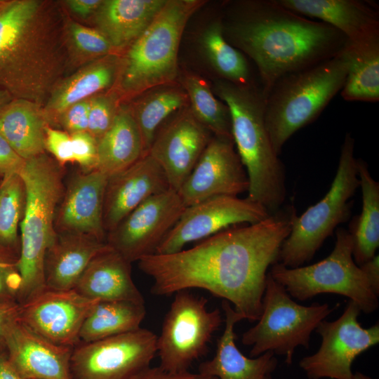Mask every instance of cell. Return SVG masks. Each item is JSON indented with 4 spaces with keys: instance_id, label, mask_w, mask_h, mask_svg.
Returning a JSON list of instances; mask_svg holds the SVG:
<instances>
[{
    "instance_id": "obj_1",
    "label": "cell",
    "mask_w": 379,
    "mask_h": 379,
    "mask_svg": "<svg viewBox=\"0 0 379 379\" xmlns=\"http://www.w3.org/2000/svg\"><path fill=\"white\" fill-rule=\"evenodd\" d=\"M295 215L293 206L279 209L260 222L229 227L190 248L143 257L138 267L152 279L154 295L204 289L232 303L244 319L255 321L262 313L267 270L279 261Z\"/></svg>"
},
{
    "instance_id": "obj_2",
    "label": "cell",
    "mask_w": 379,
    "mask_h": 379,
    "mask_svg": "<svg viewBox=\"0 0 379 379\" xmlns=\"http://www.w3.org/2000/svg\"><path fill=\"white\" fill-rule=\"evenodd\" d=\"M237 8L222 22L224 36L253 61L265 95L283 76L333 58L347 43L333 27L277 0L242 3Z\"/></svg>"
},
{
    "instance_id": "obj_3",
    "label": "cell",
    "mask_w": 379,
    "mask_h": 379,
    "mask_svg": "<svg viewBox=\"0 0 379 379\" xmlns=\"http://www.w3.org/2000/svg\"><path fill=\"white\" fill-rule=\"evenodd\" d=\"M65 15L46 0H0V88L44 107L70 55Z\"/></svg>"
},
{
    "instance_id": "obj_4",
    "label": "cell",
    "mask_w": 379,
    "mask_h": 379,
    "mask_svg": "<svg viewBox=\"0 0 379 379\" xmlns=\"http://www.w3.org/2000/svg\"><path fill=\"white\" fill-rule=\"evenodd\" d=\"M213 89L230 110L232 138L249 182L246 198L270 213L276 212L286 199V175L266 128L261 86H238L218 79Z\"/></svg>"
},
{
    "instance_id": "obj_5",
    "label": "cell",
    "mask_w": 379,
    "mask_h": 379,
    "mask_svg": "<svg viewBox=\"0 0 379 379\" xmlns=\"http://www.w3.org/2000/svg\"><path fill=\"white\" fill-rule=\"evenodd\" d=\"M19 174L26 192L18 260L22 278L18 302L22 304L46 288L44 257L57 234L55 217L65 187L64 166L46 152L25 160Z\"/></svg>"
},
{
    "instance_id": "obj_6",
    "label": "cell",
    "mask_w": 379,
    "mask_h": 379,
    "mask_svg": "<svg viewBox=\"0 0 379 379\" xmlns=\"http://www.w3.org/2000/svg\"><path fill=\"white\" fill-rule=\"evenodd\" d=\"M201 0H167L144 32L119 55L113 90L121 101L157 86L175 82L180 40Z\"/></svg>"
},
{
    "instance_id": "obj_7",
    "label": "cell",
    "mask_w": 379,
    "mask_h": 379,
    "mask_svg": "<svg viewBox=\"0 0 379 379\" xmlns=\"http://www.w3.org/2000/svg\"><path fill=\"white\" fill-rule=\"evenodd\" d=\"M347 68L345 47L333 58L283 76L271 87L265 95V121L278 155L290 137L314 121L340 92Z\"/></svg>"
},
{
    "instance_id": "obj_8",
    "label": "cell",
    "mask_w": 379,
    "mask_h": 379,
    "mask_svg": "<svg viewBox=\"0 0 379 379\" xmlns=\"http://www.w3.org/2000/svg\"><path fill=\"white\" fill-rule=\"evenodd\" d=\"M358 187L354 140L347 133L329 190L300 216L295 215L290 234L281 246L278 262L288 267H298L310 261L325 239L348 217L349 200Z\"/></svg>"
},
{
    "instance_id": "obj_9",
    "label": "cell",
    "mask_w": 379,
    "mask_h": 379,
    "mask_svg": "<svg viewBox=\"0 0 379 379\" xmlns=\"http://www.w3.org/2000/svg\"><path fill=\"white\" fill-rule=\"evenodd\" d=\"M351 233L343 228L336 231L332 252L324 260L304 267H288L277 262L270 271L271 277L282 285L291 297L303 301L321 293L347 297L360 310L371 314L378 307V296L352 255Z\"/></svg>"
},
{
    "instance_id": "obj_10",
    "label": "cell",
    "mask_w": 379,
    "mask_h": 379,
    "mask_svg": "<svg viewBox=\"0 0 379 379\" xmlns=\"http://www.w3.org/2000/svg\"><path fill=\"white\" fill-rule=\"evenodd\" d=\"M262 303L258 323L243 333L241 343L252 346L250 357L270 351L284 356L288 365L293 361L295 348H308L312 331L335 309L327 303L310 306L297 303L270 273Z\"/></svg>"
},
{
    "instance_id": "obj_11",
    "label": "cell",
    "mask_w": 379,
    "mask_h": 379,
    "mask_svg": "<svg viewBox=\"0 0 379 379\" xmlns=\"http://www.w3.org/2000/svg\"><path fill=\"white\" fill-rule=\"evenodd\" d=\"M208 300L188 290L175 293L157 340L159 367L171 373L188 371L204 356L222 322L218 309L208 310Z\"/></svg>"
},
{
    "instance_id": "obj_12",
    "label": "cell",
    "mask_w": 379,
    "mask_h": 379,
    "mask_svg": "<svg viewBox=\"0 0 379 379\" xmlns=\"http://www.w3.org/2000/svg\"><path fill=\"white\" fill-rule=\"evenodd\" d=\"M156 335L139 328L99 340L79 343L70 359L72 379H134L150 367Z\"/></svg>"
},
{
    "instance_id": "obj_13",
    "label": "cell",
    "mask_w": 379,
    "mask_h": 379,
    "mask_svg": "<svg viewBox=\"0 0 379 379\" xmlns=\"http://www.w3.org/2000/svg\"><path fill=\"white\" fill-rule=\"evenodd\" d=\"M359 306L348 302L336 320H322L316 331L322 338L318 351L302 358L300 368L310 379H351L352 364L362 352L379 342V325L365 328L358 321Z\"/></svg>"
},
{
    "instance_id": "obj_14",
    "label": "cell",
    "mask_w": 379,
    "mask_h": 379,
    "mask_svg": "<svg viewBox=\"0 0 379 379\" xmlns=\"http://www.w3.org/2000/svg\"><path fill=\"white\" fill-rule=\"evenodd\" d=\"M185 208L177 191L154 195L107 234L106 244L131 263L154 254Z\"/></svg>"
},
{
    "instance_id": "obj_15",
    "label": "cell",
    "mask_w": 379,
    "mask_h": 379,
    "mask_svg": "<svg viewBox=\"0 0 379 379\" xmlns=\"http://www.w3.org/2000/svg\"><path fill=\"white\" fill-rule=\"evenodd\" d=\"M270 213L260 204L237 196H217L187 206L166 235L157 254L178 252L189 243L204 240L231 226L253 224Z\"/></svg>"
},
{
    "instance_id": "obj_16",
    "label": "cell",
    "mask_w": 379,
    "mask_h": 379,
    "mask_svg": "<svg viewBox=\"0 0 379 379\" xmlns=\"http://www.w3.org/2000/svg\"><path fill=\"white\" fill-rule=\"evenodd\" d=\"M98 301L74 289L46 288L20 305L18 320L46 340L74 348L79 344V335L84 320Z\"/></svg>"
},
{
    "instance_id": "obj_17",
    "label": "cell",
    "mask_w": 379,
    "mask_h": 379,
    "mask_svg": "<svg viewBox=\"0 0 379 379\" xmlns=\"http://www.w3.org/2000/svg\"><path fill=\"white\" fill-rule=\"evenodd\" d=\"M248 187L232 137L213 135L178 192L187 207L217 196H237Z\"/></svg>"
},
{
    "instance_id": "obj_18",
    "label": "cell",
    "mask_w": 379,
    "mask_h": 379,
    "mask_svg": "<svg viewBox=\"0 0 379 379\" xmlns=\"http://www.w3.org/2000/svg\"><path fill=\"white\" fill-rule=\"evenodd\" d=\"M213 135L189 107L159 127L148 153L163 168L171 190H179Z\"/></svg>"
},
{
    "instance_id": "obj_19",
    "label": "cell",
    "mask_w": 379,
    "mask_h": 379,
    "mask_svg": "<svg viewBox=\"0 0 379 379\" xmlns=\"http://www.w3.org/2000/svg\"><path fill=\"white\" fill-rule=\"evenodd\" d=\"M170 189L163 168L149 153L126 169L109 176L102 213L106 233L113 230L145 200Z\"/></svg>"
},
{
    "instance_id": "obj_20",
    "label": "cell",
    "mask_w": 379,
    "mask_h": 379,
    "mask_svg": "<svg viewBox=\"0 0 379 379\" xmlns=\"http://www.w3.org/2000/svg\"><path fill=\"white\" fill-rule=\"evenodd\" d=\"M107 179L97 169L78 173L71 178L56 211V233L84 234L106 243L102 213Z\"/></svg>"
},
{
    "instance_id": "obj_21",
    "label": "cell",
    "mask_w": 379,
    "mask_h": 379,
    "mask_svg": "<svg viewBox=\"0 0 379 379\" xmlns=\"http://www.w3.org/2000/svg\"><path fill=\"white\" fill-rule=\"evenodd\" d=\"M1 346L23 379H72L70 359L73 348L46 340L18 319L8 327Z\"/></svg>"
},
{
    "instance_id": "obj_22",
    "label": "cell",
    "mask_w": 379,
    "mask_h": 379,
    "mask_svg": "<svg viewBox=\"0 0 379 379\" xmlns=\"http://www.w3.org/2000/svg\"><path fill=\"white\" fill-rule=\"evenodd\" d=\"M288 10L324 22L340 32L351 46L379 41L375 3L359 0H277Z\"/></svg>"
},
{
    "instance_id": "obj_23",
    "label": "cell",
    "mask_w": 379,
    "mask_h": 379,
    "mask_svg": "<svg viewBox=\"0 0 379 379\" xmlns=\"http://www.w3.org/2000/svg\"><path fill=\"white\" fill-rule=\"evenodd\" d=\"M225 315L224 331L217 341L214 357L199 366V373L218 379H272L278 361L275 354L266 352L255 358L247 357L236 343L234 326L244 317L227 300L222 302Z\"/></svg>"
},
{
    "instance_id": "obj_24",
    "label": "cell",
    "mask_w": 379,
    "mask_h": 379,
    "mask_svg": "<svg viewBox=\"0 0 379 379\" xmlns=\"http://www.w3.org/2000/svg\"><path fill=\"white\" fill-rule=\"evenodd\" d=\"M131 263L106 246L91 260L74 288L77 293L99 301L128 300L145 303L131 277Z\"/></svg>"
},
{
    "instance_id": "obj_25",
    "label": "cell",
    "mask_w": 379,
    "mask_h": 379,
    "mask_svg": "<svg viewBox=\"0 0 379 379\" xmlns=\"http://www.w3.org/2000/svg\"><path fill=\"white\" fill-rule=\"evenodd\" d=\"M119 68V55L112 53L91 61L54 88L42 107L48 125L57 124L60 115L71 105L111 90Z\"/></svg>"
},
{
    "instance_id": "obj_26",
    "label": "cell",
    "mask_w": 379,
    "mask_h": 379,
    "mask_svg": "<svg viewBox=\"0 0 379 379\" xmlns=\"http://www.w3.org/2000/svg\"><path fill=\"white\" fill-rule=\"evenodd\" d=\"M106 245L84 234L57 233L44 257L46 287L73 289L89 262Z\"/></svg>"
},
{
    "instance_id": "obj_27",
    "label": "cell",
    "mask_w": 379,
    "mask_h": 379,
    "mask_svg": "<svg viewBox=\"0 0 379 379\" xmlns=\"http://www.w3.org/2000/svg\"><path fill=\"white\" fill-rule=\"evenodd\" d=\"M167 0H102L94 14L96 29L119 54L149 27Z\"/></svg>"
},
{
    "instance_id": "obj_28",
    "label": "cell",
    "mask_w": 379,
    "mask_h": 379,
    "mask_svg": "<svg viewBox=\"0 0 379 379\" xmlns=\"http://www.w3.org/2000/svg\"><path fill=\"white\" fill-rule=\"evenodd\" d=\"M47 125L42 107L31 101L13 98L0 109V133L25 160L46 152Z\"/></svg>"
},
{
    "instance_id": "obj_29",
    "label": "cell",
    "mask_w": 379,
    "mask_h": 379,
    "mask_svg": "<svg viewBox=\"0 0 379 379\" xmlns=\"http://www.w3.org/2000/svg\"><path fill=\"white\" fill-rule=\"evenodd\" d=\"M145 154L142 136L129 106L121 102L112 124L98 141L95 169L109 177Z\"/></svg>"
},
{
    "instance_id": "obj_30",
    "label": "cell",
    "mask_w": 379,
    "mask_h": 379,
    "mask_svg": "<svg viewBox=\"0 0 379 379\" xmlns=\"http://www.w3.org/2000/svg\"><path fill=\"white\" fill-rule=\"evenodd\" d=\"M133 98L128 106L147 154L163 122L172 114L189 107L188 97L181 84L174 82L154 87Z\"/></svg>"
},
{
    "instance_id": "obj_31",
    "label": "cell",
    "mask_w": 379,
    "mask_h": 379,
    "mask_svg": "<svg viewBox=\"0 0 379 379\" xmlns=\"http://www.w3.org/2000/svg\"><path fill=\"white\" fill-rule=\"evenodd\" d=\"M146 314L145 303L128 300L98 301L81 328L79 343H87L133 331Z\"/></svg>"
},
{
    "instance_id": "obj_32",
    "label": "cell",
    "mask_w": 379,
    "mask_h": 379,
    "mask_svg": "<svg viewBox=\"0 0 379 379\" xmlns=\"http://www.w3.org/2000/svg\"><path fill=\"white\" fill-rule=\"evenodd\" d=\"M357 174L362 192V210L350 232L352 255L359 266L375 255L379 246V183L371 176L366 162L357 159Z\"/></svg>"
},
{
    "instance_id": "obj_33",
    "label": "cell",
    "mask_w": 379,
    "mask_h": 379,
    "mask_svg": "<svg viewBox=\"0 0 379 379\" xmlns=\"http://www.w3.org/2000/svg\"><path fill=\"white\" fill-rule=\"evenodd\" d=\"M348 68L340 91L347 101L379 100V41L359 46L347 43Z\"/></svg>"
},
{
    "instance_id": "obj_34",
    "label": "cell",
    "mask_w": 379,
    "mask_h": 379,
    "mask_svg": "<svg viewBox=\"0 0 379 379\" xmlns=\"http://www.w3.org/2000/svg\"><path fill=\"white\" fill-rule=\"evenodd\" d=\"M200 44L220 79L243 86L258 85L253 79L249 62L240 51L225 39L222 21L216 20L203 32Z\"/></svg>"
},
{
    "instance_id": "obj_35",
    "label": "cell",
    "mask_w": 379,
    "mask_h": 379,
    "mask_svg": "<svg viewBox=\"0 0 379 379\" xmlns=\"http://www.w3.org/2000/svg\"><path fill=\"white\" fill-rule=\"evenodd\" d=\"M180 84L187 95L189 107L197 119L213 135L232 137L230 110L215 96L208 84L196 74L186 73L182 76Z\"/></svg>"
},
{
    "instance_id": "obj_36",
    "label": "cell",
    "mask_w": 379,
    "mask_h": 379,
    "mask_svg": "<svg viewBox=\"0 0 379 379\" xmlns=\"http://www.w3.org/2000/svg\"><path fill=\"white\" fill-rule=\"evenodd\" d=\"M26 192L18 173L5 176L0 183V247L16 258L20 252V226L25 207Z\"/></svg>"
},
{
    "instance_id": "obj_37",
    "label": "cell",
    "mask_w": 379,
    "mask_h": 379,
    "mask_svg": "<svg viewBox=\"0 0 379 379\" xmlns=\"http://www.w3.org/2000/svg\"><path fill=\"white\" fill-rule=\"evenodd\" d=\"M65 36L69 55L73 52L82 59L92 61L116 53L107 39L96 28L84 26L74 20L65 22Z\"/></svg>"
},
{
    "instance_id": "obj_38",
    "label": "cell",
    "mask_w": 379,
    "mask_h": 379,
    "mask_svg": "<svg viewBox=\"0 0 379 379\" xmlns=\"http://www.w3.org/2000/svg\"><path fill=\"white\" fill-rule=\"evenodd\" d=\"M121 101L112 88L89 98L88 132L97 141L113 123Z\"/></svg>"
},
{
    "instance_id": "obj_39",
    "label": "cell",
    "mask_w": 379,
    "mask_h": 379,
    "mask_svg": "<svg viewBox=\"0 0 379 379\" xmlns=\"http://www.w3.org/2000/svg\"><path fill=\"white\" fill-rule=\"evenodd\" d=\"M18 259L0 247V304L19 303L22 278Z\"/></svg>"
},
{
    "instance_id": "obj_40",
    "label": "cell",
    "mask_w": 379,
    "mask_h": 379,
    "mask_svg": "<svg viewBox=\"0 0 379 379\" xmlns=\"http://www.w3.org/2000/svg\"><path fill=\"white\" fill-rule=\"evenodd\" d=\"M74 161L83 171H90L97 166V141L87 131L70 134Z\"/></svg>"
},
{
    "instance_id": "obj_41",
    "label": "cell",
    "mask_w": 379,
    "mask_h": 379,
    "mask_svg": "<svg viewBox=\"0 0 379 379\" xmlns=\"http://www.w3.org/2000/svg\"><path fill=\"white\" fill-rule=\"evenodd\" d=\"M45 149L62 166L74 161L71 136L65 131L47 125L45 128Z\"/></svg>"
},
{
    "instance_id": "obj_42",
    "label": "cell",
    "mask_w": 379,
    "mask_h": 379,
    "mask_svg": "<svg viewBox=\"0 0 379 379\" xmlns=\"http://www.w3.org/2000/svg\"><path fill=\"white\" fill-rule=\"evenodd\" d=\"M89 98L79 101L66 109L59 117L60 124L69 134L87 131L88 126Z\"/></svg>"
},
{
    "instance_id": "obj_43",
    "label": "cell",
    "mask_w": 379,
    "mask_h": 379,
    "mask_svg": "<svg viewBox=\"0 0 379 379\" xmlns=\"http://www.w3.org/2000/svg\"><path fill=\"white\" fill-rule=\"evenodd\" d=\"M25 160L20 157L0 133V178L20 171Z\"/></svg>"
},
{
    "instance_id": "obj_44",
    "label": "cell",
    "mask_w": 379,
    "mask_h": 379,
    "mask_svg": "<svg viewBox=\"0 0 379 379\" xmlns=\"http://www.w3.org/2000/svg\"><path fill=\"white\" fill-rule=\"evenodd\" d=\"M134 379H218L216 377L204 375L200 373H192L189 371L171 373L159 366L148 368Z\"/></svg>"
},
{
    "instance_id": "obj_45",
    "label": "cell",
    "mask_w": 379,
    "mask_h": 379,
    "mask_svg": "<svg viewBox=\"0 0 379 379\" xmlns=\"http://www.w3.org/2000/svg\"><path fill=\"white\" fill-rule=\"evenodd\" d=\"M102 0H67L65 4L76 15L86 18L94 15Z\"/></svg>"
},
{
    "instance_id": "obj_46",
    "label": "cell",
    "mask_w": 379,
    "mask_h": 379,
    "mask_svg": "<svg viewBox=\"0 0 379 379\" xmlns=\"http://www.w3.org/2000/svg\"><path fill=\"white\" fill-rule=\"evenodd\" d=\"M19 309L20 304L18 302L0 304V346L8 327L18 319Z\"/></svg>"
},
{
    "instance_id": "obj_47",
    "label": "cell",
    "mask_w": 379,
    "mask_h": 379,
    "mask_svg": "<svg viewBox=\"0 0 379 379\" xmlns=\"http://www.w3.org/2000/svg\"><path fill=\"white\" fill-rule=\"evenodd\" d=\"M360 268L365 274L370 288L373 293L378 297L379 295V256L375 255L371 259L367 260Z\"/></svg>"
},
{
    "instance_id": "obj_48",
    "label": "cell",
    "mask_w": 379,
    "mask_h": 379,
    "mask_svg": "<svg viewBox=\"0 0 379 379\" xmlns=\"http://www.w3.org/2000/svg\"><path fill=\"white\" fill-rule=\"evenodd\" d=\"M0 379H23L8 360L6 351L0 350Z\"/></svg>"
},
{
    "instance_id": "obj_49",
    "label": "cell",
    "mask_w": 379,
    "mask_h": 379,
    "mask_svg": "<svg viewBox=\"0 0 379 379\" xmlns=\"http://www.w3.org/2000/svg\"><path fill=\"white\" fill-rule=\"evenodd\" d=\"M13 98L6 91L0 88V109L8 103Z\"/></svg>"
},
{
    "instance_id": "obj_50",
    "label": "cell",
    "mask_w": 379,
    "mask_h": 379,
    "mask_svg": "<svg viewBox=\"0 0 379 379\" xmlns=\"http://www.w3.org/2000/svg\"><path fill=\"white\" fill-rule=\"evenodd\" d=\"M351 379H373V378H371L370 377L366 375H364L361 373L356 372L355 373H353Z\"/></svg>"
}]
</instances>
